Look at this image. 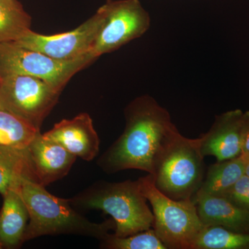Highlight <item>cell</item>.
I'll return each instance as SVG.
<instances>
[{"label":"cell","instance_id":"obj_22","mask_svg":"<svg viewBox=\"0 0 249 249\" xmlns=\"http://www.w3.org/2000/svg\"><path fill=\"white\" fill-rule=\"evenodd\" d=\"M242 154L249 155V110L243 112L242 121Z\"/></svg>","mask_w":249,"mask_h":249},{"label":"cell","instance_id":"obj_10","mask_svg":"<svg viewBox=\"0 0 249 249\" xmlns=\"http://www.w3.org/2000/svg\"><path fill=\"white\" fill-rule=\"evenodd\" d=\"M242 115L243 111L237 109L215 116L209 130L198 138L204 157L213 156L217 161H222L242 154Z\"/></svg>","mask_w":249,"mask_h":249},{"label":"cell","instance_id":"obj_4","mask_svg":"<svg viewBox=\"0 0 249 249\" xmlns=\"http://www.w3.org/2000/svg\"><path fill=\"white\" fill-rule=\"evenodd\" d=\"M204 158L198 138L178 134L155 165L151 175L154 184L174 200L193 201L204 180Z\"/></svg>","mask_w":249,"mask_h":249},{"label":"cell","instance_id":"obj_19","mask_svg":"<svg viewBox=\"0 0 249 249\" xmlns=\"http://www.w3.org/2000/svg\"><path fill=\"white\" fill-rule=\"evenodd\" d=\"M193 249H249V233L207 226L196 237Z\"/></svg>","mask_w":249,"mask_h":249},{"label":"cell","instance_id":"obj_23","mask_svg":"<svg viewBox=\"0 0 249 249\" xmlns=\"http://www.w3.org/2000/svg\"><path fill=\"white\" fill-rule=\"evenodd\" d=\"M243 155V154H242ZM245 157V173L244 175L249 178V155H243Z\"/></svg>","mask_w":249,"mask_h":249},{"label":"cell","instance_id":"obj_9","mask_svg":"<svg viewBox=\"0 0 249 249\" xmlns=\"http://www.w3.org/2000/svg\"><path fill=\"white\" fill-rule=\"evenodd\" d=\"M103 19L102 10L98 8L94 15L73 30L54 35H43L31 30L14 42L57 60H74L91 52Z\"/></svg>","mask_w":249,"mask_h":249},{"label":"cell","instance_id":"obj_14","mask_svg":"<svg viewBox=\"0 0 249 249\" xmlns=\"http://www.w3.org/2000/svg\"><path fill=\"white\" fill-rule=\"evenodd\" d=\"M29 221V211L18 188L9 190L3 196L0 210V249L19 248Z\"/></svg>","mask_w":249,"mask_h":249},{"label":"cell","instance_id":"obj_20","mask_svg":"<svg viewBox=\"0 0 249 249\" xmlns=\"http://www.w3.org/2000/svg\"><path fill=\"white\" fill-rule=\"evenodd\" d=\"M100 248L104 249H168L153 229L127 237L109 233L100 240Z\"/></svg>","mask_w":249,"mask_h":249},{"label":"cell","instance_id":"obj_17","mask_svg":"<svg viewBox=\"0 0 249 249\" xmlns=\"http://www.w3.org/2000/svg\"><path fill=\"white\" fill-rule=\"evenodd\" d=\"M31 23L19 0H0V43L19 40L32 30Z\"/></svg>","mask_w":249,"mask_h":249},{"label":"cell","instance_id":"obj_6","mask_svg":"<svg viewBox=\"0 0 249 249\" xmlns=\"http://www.w3.org/2000/svg\"><path fill=\"white\" fill-rule=\"evenodd\" d=\"M92 52L71 60H60L24 48L16 42L0 43V77L26 75L44 80L61 93L72 77L96 60Z\"/></svg>","mask_w":249,"mask_h":249},{"label":"cell","instance_id":"obj_12","mask_svg":"<svg viewBox=\"0 0 249 249\" xmlns=\"http://www.w3.org/2000/svg\"><path fill=\"white\" fill-rule=\"evenodd\" d=\"M28 150L37 182L45 187L67 176L77 159L58 142L45 138L40 132Z\"/></svg>","mask_w":249,"mask_h":249},{"label":"cell","instance_id":"obj_7","mask_svg":"<svg viewBox=\"0 0 249 249\" xmlns=\"http://www.w3.org/2000/svg\"><path fill=\"white\" fill-rule=\"evenodd\" d=\"M60 93L44 80L26 75L0 77V107L40 130Z\"/></svg>","mask_w":249,"mask_h":249},{"label":"cell","instance_id":"obj_15","mask_svg":"<svg viewBox=\"0 0 249 249\" xmlns=\"http://www.w3.org/2000/svg\"><path fill=\"white\" fill-rule=\"evenodd\" d=\"M23 178L37 182L27 148L0 145V194L17 188Z\"/></svg>","mask_w":249,"mask_h":249},{"label":"cell","instance_id":"obj_2","mask_svg":"<svg viewBox=\"0 0 249 249\" xmlns=\"http://www.w3.org/2000/svg\"><path fill=\"white\" fill-rule=\"evenodd\" d=\"M18 191L29 214L24 242L41 236L59 235L86 236L100 241L115 229L114 219L91 222L69 199L53 196L45 186L29 178H22Z\"/></svg>","mask_w":249,"mask_h":249},{"label":"cell","instance_id":"obj_18","mask_svg":"<svg viewBox=\"0 0 249 249\" xmlns=\"http://www.w3.org/2000/svg\"><path fill=\"white\" fill-rule=\"evenodd\" d=\"M39 132L27 121L0 107V145L27 148Z\"/></svg>","mask_w":249,"mask_h":249},{"label":"cell","instance_id":"obj_8","mask_svg":"<svg viewBox=\"0 0 249 249\" xmlns=\"http://www.w3.org/2000/svg\"><path fill=\"white\" fill-rule=\"evenodd\" d=\"M103 19L91 52L96 58L143 36L151 24L139 0H107L101 6Z\"/></svg>","mask_w":249,"mask_h":249},{"label":"cell","instance_id":"obj_16","mask_svg":"<svg viewBox=\"0 0 249 249\" xmlns=\"http://www.w3.org/2000/svg\"><path fill=\"white\" fill-rule=\"evenodd\" d=\"M245 157H239L211 165L196 194L222 196L245 173Z\"/></svg>","mask_w":249,"mask_h":249},{"label":"cell","instance_id":"obj_11","mask_svg":"<svg viewBox=\"0 0 249 249\" xmlns=\"http://www.w3.org/2000/svg\"><path fill=\"white\" fill-rule=\"evenodd\" d=\"M42 135L86 161L92 160L99 152L100 138L88 113H80L73 119H63Z\"/></svg>","mask_w":249,"mask_h":249},{"label":"cell","instance_id":"obj_21","mask_svg":"<svg viewBox=\"0 0 249 249\" xmlns=\"http://www.w3.org/2000/svg\"><path fill=\"white\" fill-rule=\"evenodd\" d=\"M222 196L237 207L249 211V177H241Z\"/></svg>","mask_w":249,"mask_h":249},{"label":"cell","instance_id":"obj_5","mask_svg":"<svg viewBox=\"0 0 249 249\" xmlns=\"http://www.w3.org/2000/svg\"><path fill=\"white\" fill-rule=\"evenodd\" d=\"M143 196L151 205L153 229L168 249H193L204 226L193 200L177 201L160 193L148 174L138 179Z\"/></svg>","mask_w":249,"mask_h":249},{"label":"cell","instance_id":"obj_1","mask_svg":"<svg viewBox=\"0 0 249 249\" xmlns=\"http://www.w3.org/2000/svg\"><path fill=\"white\" fill-rule=\"evenodd\" d=\"M124 132L98 158L103 172L140 170L152 175L160 155L180 134L169 111L151 96L134 98L124 110Z\"/></svg>","mask_w":249,"mask_h":249},{"label":"cell","instance_id":"obj_13","mask_svg":"<svg viewBox=\"0 0 249 249\" xmlns=\"http://www.w3.org/2000/svg\"><path fill=\"white\" fill-rule=\"evenodd\" d=\"M193 201L204 227L217 226L249 233V211L237 207L224 196L196 194Z\"/></svg>","mask_w":249,"mask_h":249},{"label":"cell","instance_id":"obj_3","mask_svg":"<svg viewBox=\"0 0 249 249\" xmlns=\"http://www.w3.org/2000/svg\"><path fill=\"white\" fill-rule=\"evenodd\" d=\"M77 210H98L115 222L114 235L127 237L153 227V213L138 179L122 182L98 181L69 199Z\"/></svg>","mask_w":249,"mask_h":249}]
</instances>
